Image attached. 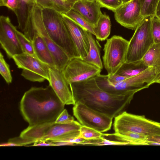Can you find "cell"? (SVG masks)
<instances>
[{
    "label": "cell",
    "instance_id": "13",
    "mask_svg": "<svg viewBox=\"0 0 160 160\" xmlns=\"http://www.w3.org/2000/svg\"><path fill=\"white\" fill-rule=\"evenodd\" d=\"M113 12L118 23L132 30L136 29L144 18L141 13L140 0H131L122 4Z\"/></svg>",
    "mask_w": 160,
    "mask_h": 160
},
{
    "label": "cell",
    "instance_id": "6",
    "mask_svg": "<svg viewBox=\"0 0 160 160\" xmlns=\"http://www.w3.org/2000/svg\"><path fill=\"white\" fill-rule=\"evenodd\" d=\"M144 18L129 41L125 62L141 60L154 43L152 32V18Z\"/></svg>",
    "mask_w": 160,
    "mask_h": 160
},
{
    "label": "cell",
    "instance_id": "5",
    "mask_svg": "<svg viewBox=\"0 0 160 160\" xmlns=\"http://www.w3.org/2000/svg\"><path fill=\"white\" fill-rule=\"evenodd\" d=\"M113 128L115 132L129 131L147 136H160V122L126 111L114 118Z\"/></svg>",
    "mask_w": 160,
    "mask_h": 160
},
{
    "label": "cell",
    "instance_id": "3",
    "mask_svg": "<svg viewBox=\"0 0 160 160\" xmlns=\"http://www.w3.org/2000/svg\"><path fill=\"white\" fill-rule=\"evenodd\" d=\"M28 7L24 28L34 32H36L42 37L52 54L55 67L62 71L70 60V58L49 36L42 19V8L36 3L28 5Z\"/></svg>",
    "mask_w": 160,
    "mask_h": 160
},
{
    "label": "cell",
    "instance_id": "17",
    "mask_svg": "<svg viewBox=\"0 0 160 160\" xmlns=\"http://www.w3.org/2000/svg\"><path fill=\"white\" fill-rule=\"evenodd\" d=\"M35 33L32 42L35 56L49 66L55 67L53 57L44 40L37 32Z\"/></svg>",
    "mask_w": 160,
    "mask_h": 160
},
{
    "label": "cell",
    "instance_id": "25",
    "mask_svg": "<svg viewBox=\"0 0 160 160\" xmlns=\"http://www.w3.org/2000/svg\"><path fill=\"white\" fill-rule=\"evenodd\" d=\"M159 0H140L141 13L144 17L154 16L156 9Z\"/></svg>",
    "mask_w": 160,
    "mask_h": 160
},
{
    "label": "cell",
    "instance_id": "27",
    "mask_svg": "<svg viewBox=\"0 0 160 160\" xmlns=\"http://www.w3.org/2000/svg\"><path fill=\"white\" fill-rule=\"evenodd\" d=\"M17 33L23 52L35 55L32 42L28 39L24 33L17 30Z\"/></svg>",
    "mask_w": 160,
    "mask_h": 160
},
{
    "label": "cell",
    "instance_id": "10",
    "mask_svg": "<svg viewBox=\"0 0 160 160\" xmlns=\"http://www.w3.org/2000/svg\"><path fill=\"white\" fill-rule=\"evenodd\" d=\"M82 125L77 121L69 124H60L55 122L44 123L41 138L39 142H53L70 141L80 135Z\"/></svg>",
    "mask_w": 160,
    "mask_h": 160
},
{
    "label": "cell",
    "instance_id": "23",
    "mask_svg": "<svg viewBox=\"0 0 160 160\" xmlns=\"http://www.w3.org/2000/svg\"><path fill=\"white\" fill-rule=\"evenodd\" d=\"M42 9H52L61 13H66L72 9L74 3H68L62 0H36Z\"/></svg>",
    "mask_w": 160,
    "mask_h": 160
},
{
    "label": "cell",
    "instance_id": "4",
    "mask_svg": "<svg viewBox=\"0 0 160 160\" xmlns=\"http://www.w3.org/2000/svg\"><path fill=\"white\" fill-rule=\"evenodd\" d=\"M42 17L46 30L53 41L65 51L70 59L80 57L61 13L52 9L43 8Z\"/></svg>",
    "mask_w": 160,
    "mask_h": 160
},
{
    "label": "cell",
    "instance_id": "8",
    "mask_svg": "<svg viewBox=\"0 0 160 160\" xmlns=\"http://www.w3.org/2000/svg\"><path fill=\"white\" fill-rule=\"evenodd\" d=\"M12 59L18 68L22 69L21 75L26 79L33 82L49 80L50 66L39 59L35 55L22 53Z\"/></svg>",
    "mask_w": 160,
    "mask_h": 160
},
{
    "label": "cell",
    "instance_id": "24",
    "mask_svg": "<svg viewBox=\"0 0 160 160\" xmlns=\"http://www.w3.org/2000/svg\"><path fill=\"white\" fill-rule=\"evenodd\" d=\"M65 14L85 30L95 35L93 27L79 13L71 9Z\"/></svg>",
    "mask_w": 160,
    "mask_h": 160
},
{
    "label": "cell",
    "instance_id": "34",
    "mask_svg": "<svg viewBox=\"0 0 160 160\" xmlns=\"http://www.w3.org/2000/svg\"><path fill=\"white\" fill-rule=\"evenodd\" d=\"M106 78L108 81L112 83H116L122 82L128 78L127 77L120 75L116 74L109 76L106 75Z\"/></svg>",
    "mask_w": 160,
    "mask_h": 160
},
{
    "label": "cell",
    "instance_id": "26",
    "mask_svg": "<svg viewBox=\"0 0 160 160\" xmlns=\"http://www.w3.org/2000/svg\"><path fill=\"white\" fill-rule=\"evenodd\" d=\"M81 144L104 146L108 145H128L129 144L128 142L125 141L110 140L104 138V137L102 136L99 138L86 140Z\"/></svg>",
    "mask_w": 160,
    "mask_h": 160
},
{
    "label": "cell",
    "instance_id": "11",
    "mask_svg": "<svg viewBox=\"0 0 160 160\" xmlns=\"http://www.w3.org/2000/svg\"><path fill=\"white\" fill-rule=\"evenodd\" d=\"M102 69L80 57L71 59L62 71L69 84L82 82L100 74Z\"/></svg>",
    "mask_w": 160,
    "mask_h": 160
},
{
    "label": "cell",
    "instance_id": "32",
    "mask_svg": "<svg viewBox=\"0 0 160 160\" xmlns=\"http://www.w3.org/2000/svg\"><path fill=\"white\" fill-rule=\"evenodd\" d=\"M21 0H0V6H5L13 11L16 15L21 7Z\"/></svg>",
    "mask_w": 160,
    "mask_h": 160
},
{
    "label": "cell",
    "instance_id": "42",
    "mask_svg": "<svg viewBox=\"0 0 160 160\" xmlns=\"http://www.w3.org/2000/svg\"><path fill=\"white\" fill-rule=\"evenodd\" d=\"M64 2L68 3H74L79 0H62Z\"/></svg>",
    "mask_w": 160,
    "mask_h": 160
},
{
    "label": "cell",
    "instance_id": "1",
    "mask_svg": "<svg viewBox=\"0 0 160 160\" xmlns=\"http://www.w3.org/2000/svg\"><path fill=\"white\" fill-rule=\"evenodd\" d=\"M69 86L74 102L81 103L92 109L113 118L125 111L138 90L122 94H114L101 88L94 77Z\"/></svg>",
    "mask_w": 160,
    "mask_h": 160
},
{
    "label": "cell",
    "instance_id": "43",
    "mask_svg": "<svg viewBox=\"0 0 160 160\" xmlns=\"http://www.w3.org/2000/svg\"><path fill=\"white\" fill-rule=\"evenodd\" d=\"M122 4L126 3L128 2L131 0H122Z\"/></svg>",
    "mask_w": 160,
    "mask_h": 160
},
{
    "label": "cell",
    "instance_id": "14",
    "mask_svg": "<svg viewBox=\"0 0 160 160\" xmlns=\"http://www.w3.org/2000/svg\"><path fill=\"white\" fill-rule=\"evenodd\" d=\"M49 85L65 105H74L69 85L61 71L55 67L49 69Z\"/></svg>",
    "mask_w": 160,
    "mask_h": 160
},
{
    "label": "cell",
    "instance_id": "39",
    "mask_svg": "<svg viewBox=\"0 0 160 160\" xmlns=\"http://www.w3.org/2000/svg\"><path fill=\"white\" fill-rule=\"evenodd\" d=\"M1 147H6V146H20L18 144L15 143L11 142H8L7 143H2L0 144Z\"/></svg>",
    "mask_w": 160,
    "mask_h": 160
},
{
    "label": "cell",
    "instance_id": "36",
    "mask_svg": "<svg viewBox=\"0 0 160 160\" xmlns=\"http://www.w3.org/2000/svg\"><path fill=\"white\" fill-rule=\"evenodd\" d=\"M147 139L149 141L154 142L160 144V136H148Z\"/></svg>",
    "mask_w": 160,
    "mask_h": 160
},
{
    "label": "cell",
    "instance_id": "40",
    "mask_svg": "<svg viewBox=\"0 0 160 160\" xmlns=\"http://www.w3.org/2000/svg\"><path fill=\"white\" fill-rule=\"evenodd\" d=\"M21 1L27 5H30L36 3V0H21Z\"/></svg>",
    "mask_w": 160,
    "mask_h": 160
},
{
    "label": "cell",
    "instance_id": "41",
    "mask_svg": "<svg viewBox=\"0 0 160 160\" xmlns=\"http://www.w3.org/2000/svg\"><path fill=\"white\" fill-rule=\"evenodd\" d=\"M160 83V73L155 78L153 81V83Z\"/></svg>",
    "mask_w": 160,
    "mask_h": 160
},
{
    "label": "cell",
    "instance_id": "12",
    "mask_svg": "<svg viewBox=\"0 0 160 160\" xmlns=\"http://www.w3.org/2000/svg\"><path fill=\"white\" fill-rule=\"evenodd\" d=\"M17 28L11 23L8 16L0 17V42L1 47L9 58L23 52L19 41Z\"/></svg>",
    "mask_w": 160,
    "mask_h": 160
},
{
    "label": "cell",
    "instance_id": "44",
    "mask_svg": "<svg viewBox=\"0 0 160 160\" xmlns=\"http://www.w3.org/2000/svg\"><path fill=\"white\" fill-rule=\"evenodd\" d=\"M91 1H96V0H88Z\"/></svg>",
    "mask_w": 160,
    "mask_h": 160
},
{
    "label": "cell",
    "instance_id": "2",
    "mask_svg": "<svg viewBox=\"0 0 160 160\" xmlns=\"http://www.w3.org/2000/svg\"><path fill=\"white\" fill-rule=\"evenodd\" d=\"M65 104L48 86L32 87L24 94L20 110L29 126L55 122Z\"/></svg>",
    "mask_w": 160,
    "mask_h": 160
},
{
    "label": "cell",
    "instance_id": "35",
    "mask_svg": "<svg viewBox=\"0 0 160 160\" xmlns=\"http://www.w3.org/2000/svg\"><path fill=\"white\" fill-rule=\"evenodd\" d=\"M33 146H53V142L51 141H42L34 143Z\"/></svg>",
    "mask_w": 160,
    "mask_h": 160
},
{
    "label": "cell",
    "instance_id": "28",
    "mask_svg": "<svg viewBox=\"0 0 160 160\" xmlns=\"http://www.w3.org/2000/svg\"><path fill=\"white\" fill-rule=\"evenodd\" d=\"M104 133L82 125L80 129V136L86 140L101 138Z\"/></svg>",
    "mask_w": 160,
    "mask_h": 160
},
{
    "label": "cell",
    "instance_id": "16",
    "mask_svg": "<svg viewBox=\"0 0 160 160\" xmlns=\"http://www.w3.org/2000/svg\"><path fill=\"white\" fill-rule=\"evenodd\" d=\"M101 8L96 1L79 0L74 3L72 9L79 13L94 28L102 14Z\"/></svg>",
    "mask_w": 160,
    "mask_h": 160
},
{
    "label": "cell",
    "instance_id": "7",
    "mask_svg": "<svg viewBox=\"0 0 160 160\" xmlns=\"http://www.w3.org/2000/svg\"><path fill=\"white\" fill-rule=\"evenodd\" d=\"M129 41L121 36L114 35L107 39L103 48V64L108 75L115 74L125 62Z\"/></svg>",
    "mask_w": 160,
    "mask_h": 160
},
{
    "label": "cell",
    "instance_id": "29",
    "mask_svg": "<svg viewBox=\"0 0 160 160\" xmlns=\"http://www.w3.org/2000/svg\"><path fill=\"white\" fill-rule=\"evenodd\" d=\"M0 73L7 83L12 82V77L9 65L6 62L1 52L0 53Z\"/></svg>",
    "mask_w": 160,
    "mask_h": 160
},
{
    "label": "cell",
    "instance_id": "15",
    "mask_svg": "<svg viewBox=\"0 0 160 160\" xmlns=\"http://www.w3.org/2000/svg\"><path fill=\"white\" fill-rule=\"evenodd\" d=\"M61 14L80 57L83 59L88 54L89 48V42L86 30L65 14Z\"/></svg>",
    "mask_w": 160,
    "mask_h": 160
},
{
    "label": "cell",
    "instance_id": "30",
    "mask_svg": "<svg viewBox=\"0 0 160 160\" xmlns=\"http://www.w3.org/2000/svg\"><path fill=\"white\" fill-rule=\"evenodd\" d=\"M152 32L154 43H160V19L155 16L152 18Z\"/></svg>",
    "mask_w": 160,
    "mask_h": 160
},
{
    "label": "cell",
    "instance_id": "18",
    "mask_svg": "<svg viewBox=\"0 0 160 160\" xmlns=\"http://www.w3.org/2000/svg\"><path fill=\"white\" fill-rule=\"evenodd\" d=\"M113 136L118 140L128 142L129 145H149L150 142L145 135L129 131H122L114 133L106 134V136Z\"/></svg>",
    "mask_w": 160,
    "mask_h": 160
},
{
    "label": "cell",
    "instance_id": "20",
    "mask_svg": "<svg viewBox=\"0 0 160 160\" xmlns=\"http://www.w3.org/2000/svg\"><path fill=\"white\" fill-rule=\"evenodd\" d=\"M149 67L142 60L130 62H124L115 74L130 78L135 76Z\"/></svg>",
    "mask_w": 160,
    "mask_h": 160
},
{
    "label": "cell",
    "instance_id": "21",
    "mask_svg": "<svg viewBox=\"0 0 160 160\" xmlns=\"http://www.w3.org/2000/svg\"><path fill=\"white\" fill-rule=\"evenodd\" d=\"M142 59L149 67L154 68L157 76L160 73V43H154Z\"/></svg>",
    "mask_w": 160,
    "mask_h": 160
},
{
    "label": "cell",
    "instance_id": "33",
    "mask_svg": "<svg viewBox=\"0 0 160 160\" xmlns=\"http://www.w3.org/2000/svg\"><path fill=\"white\" fill-rule=\"evenodd\" d=\"M74 121V118L68 114L66 109H64L57 117L55 122L60 124H69Z\"/></svg>",
    "mask_w": 160,
    "mask_h": 160
},
{
    "label": "cell",
    "instance_id": "37",
    "mask_svg": "<svg viewBox=\"0 0 160 160\" xmlns=\"http://www.w3.org/2000/svg\"><path fill=\"white\" fill-rule=\"evenodd\" d=\"M75 143L68 142H53V146H73L76 145Z\"/></svg>",
    "mask_w": 160,
    "mask_h": 160
},
{
    "label": "cell",
    "instance_id": "22",
    "mask_svg": "<svg viewBox=\"0 0 160 160\" xmlns=\"http://www.w3.org/2000/svg\"><path fill=\"white\" fill-rule=\"evenodd\" d=\"M111 26L109 17L105 14L102 13L96 25L94 28V36L96 38L100 41L107 39L110 33Z\"/></svg>",
    "mask_w": 160,
    "mask_h": 160
},
{
    "label": "cell",
    "instance_id": "9",
    "mask_svg": "<svg viewBox=\"0 0 160 160\" xmlns=\"http://www.w3.org/2000/svg\"><path fill=\"white\" fill-rule=\"evenodd\" d=\"M73 115L82 126L103 133L109 130L113 118L80 103L75 104L72 108Z\"/></svg>",
    "mask_w": 160,
    "mask_h": 160
},
{
    "label": "cell",
    "instance_id": "38",
    "mask_svg": "<svg viewBox=\"0 0 160 160\" xmlns=\"http://www.w3.org/2000/svg\"><path fill=\"white\" fill-rule=\"evenodd\" d=\"M155 16L160 19V0H159L156 7Z\"/></svg>",
    "mask_w": 160,
    "mask_h": 160
},
{
    "label": "cell",
    "instance_id": "19",
    "mask_svg": "<svg viewBox=\"0 0 160 160\" xmlns=\"http://www.w3.org/2000/svg\"><path fill=\"white\" fill-rule=\"evenodd\" d=\"M86 32L89 42V48L88 54L83 59L102 70L103 64L98 43L93 37L92 34L87 31Z\"/></svg>",
    "mask_w": 160,
    "mask_h": 160
},
{
    "label": "cell",
    "instance_id": "31",
    "mask_svg": "<svg viewBox=\"0 0 160 160\" xmlns=\"http://www.w3.org/2000/svg\"><path fill=\"white\" fill-rule=\"evenodd\" d=\"M101 7L105 8L113 12L122 4V0H96Z\"/></svg>",
    "mask_w": 160,
    "mask_h": 160
}]
</instances>
